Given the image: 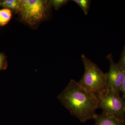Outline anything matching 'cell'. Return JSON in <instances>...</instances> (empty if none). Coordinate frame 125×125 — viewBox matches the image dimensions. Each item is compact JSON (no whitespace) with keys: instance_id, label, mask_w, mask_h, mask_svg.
<instances>
[{"instance_id":"6da1fadb","label":"cell","mask_w":125,"mask_h":125,"mask_svg":"<svg viewBox=\"0 0 125 125\" xmlns=\"http://www.w3.org/2000/svg\"><path fill=\"white\" fill-rule=\"evenodd\" d=\"M57 98L71 114L82 123L94 119L98 115L97 95L88 92L74 80L70 81Z\"/></svg>"},{"instance_id":"7a4b0ae2","label":"cell","mask_w":125,"mask_h":125,"mask_svg":"<svg viewBox=\"0 0 125 125\" xmlns=\"http://www.w3.org/2000/svg\"><path fill=\"white\" fill-rule=\"evenodd\" d=\"M51 7L49 1L46 0H20L18 14L22 22L36 29L49 18Z\"/></svg>"},{"instance_id":"3957f363","label":"cell","mask_w":125,"mask_h":125,"mask_svg":"<svg viewBox=\"0 0 125 125\" xmlns=\"http://www.w3.org/2000/svg\"><path fill=\"white\" fill-rule=\"evenodd\" d=\"M81 57L85 71L78 83L88 92L97 95L107 89L106 73L83 54Z\"/></svg>"},{"instance_id":"277c9868","label":"cell","mask_w":125,"mask_h":125,"mask_svg":"<svg viewBox=\"0 0 125 125\" xmlns=\"http://www.w3.org/2000/svg\"><path fill=\"white\" fill-rule=\"evenodd\" d=\"M119 93L114 90L107 89L97 94L98 108L102 109L103 112L125 121V101Z\"/></svg>"},{"instance_id":"5b68a950","label":"cell","mask_w":125,"mask_h":125,"mask_svg":"<svg viewBox=\"0 0 125 125\" xmlns=\"http://www.w3.org/2000/svg\"><path fill=\"white\" fill-rule=\"evenodd\" d=\"M106 58L110 63L109 71L106 73L107 89L114 90L120 93L125 80V72L118 64L114 62L112 54L108 55Z\"/></svg>"},{"instance_id":"8992f818","label":"cell","mask_w":125,"mask_h":125,"mask_svg":"<svg viewBox=\"0 0 125 125\" xmlns=\"http://www.w3.org/2000/svg\"><path fill=\"white\" fill-rule=\"evenodd\" d=\"M94 120L95 125H125V121L104 112L98 115Z\"/></svg>"},{"instance_id":"52a82bcc","label":"cell","mask_w":125,"mask_h":125,"mask_svg":"<svg viewBox=\"0 0 125 125\" xmlns=\"http://www.w3.org/2000/svg\"><path fill=\"white\" fill-rule=\"evenodd\" d=\"M20 0H0V6L10 10L18 14L20 9Z\"/></svg>"},{"instance_id":"ba28073f","label":"cell","mask_w":125,"mask_h":125,"mask_svg":"<svg viewBox=\"0 0 125 125\" xmlns=\"http://www.w3.org/2000/svg\"><path fill=\"white\" fill-rule=\"evenodd\" d=\"M12 16V11L9 9L0 10V26L4 27L8 24Z\"/></svg>"},{"instance_id":"9c48e42d","label":"cell","mask_w":125,"mask_h":125,"mask_svg":"<svg viewBox=\"0 0 125 125\" xmlns=\"http://www.w3.org/2000/svg\"><path fill=\"white\" fill-rule=\"evenodd\" d=\"M73 1L76 3L83 10L84 13L87 15L89 10L91 1L89 0H74Z\"/></svg>"},{"instance_id":"30bf717a","label":"cell","mask_w":125,"mask_h":125,"mask_svg":"<svg viewBox=\"0 0 125 125\" xmlns=\"http://www.w3.org/2000/svg\"><path fill=\"white\" fill-rule=\"evenodd\" d=\"M50 4L56 10H58L69 2L67 0H49Z\"/></svg>"},{"instance_id":"8fae6325","label":"cell","mask_w":125,"mask_h":125,"mask_svg":"<svg viewBox=\"0 0 125 125\" xmlns=\"http://www.w3.org/2000/svg\"><path fill=\"white\" fill-rule=\"evenodd\" d=\"M8 67L6 57L4 54L0 52V71L6 69Z\"/></svg>"},{"instance_id":"7c38bea8","label":"cell","mask_w":125,"mask_h":125,"mask_svg":"<svg viewBox=\"0 0 125 125\" xmlns=\"http://www.w3.org/2000/svg\"><path fill=\"white\" fill-rule=\"evenodd\" d=\"M117 64L125 73V46L123 47L120 60Z\"/></svg>"},{"instance_id":"4fadbf2b","label":"cell","mask_w":125,"mask_h":125,"mask_svg":"<svg viewBox=\"0 0 125 125\" xmlns=\"http://www.w3.org/2000/svg\"><path fill=\"white\" fill-rule=\"evenodd\" d=\"M120 92L122 93L123 98L125 99V80L121 87Z\"/></svg>"},{"instance_id":"5bb4252c","label":"cell","mask_w":125,"mask_h":125,"mask_svg":"<svg viewBox=\"0 0 125 125\" xmlns=\"http://www.w3.org/2000/svg\"></svg>"}]
</instances>
